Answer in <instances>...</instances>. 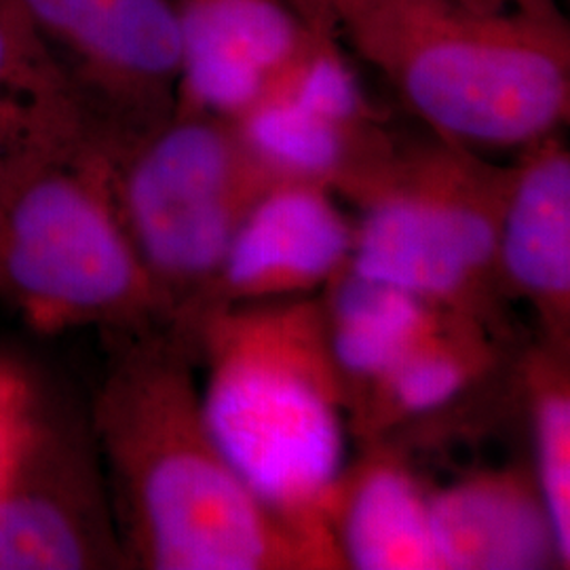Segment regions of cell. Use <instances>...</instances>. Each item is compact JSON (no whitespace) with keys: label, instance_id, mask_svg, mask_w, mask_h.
I'll use <instances>...</instances> for the list:
<instances>
[{"label":"cell","instance_id":"6da1fadb","mask_svg":"<svg viewBox=\"0 0 570 570\" xmlns=\"http://www.w3.org/2000/svg\"><path fill=\"white\" fill-rule=\"evenodd\" d=\"M112 338L87 410L127 569L320 570L218 449L190 338L171 326Z\"/></svg>","mask_w":570,"mask_h":570},{"label":"cell","instance_id":"7a4b0ae2","mask_svg":"<svg viewBox=\"0 0 570 570\" xmlns=\"http://www.w3.org/2000/svg\"><path fill=\"white\" fill-rule=\"evenodd\" d=\"M184 334L204 360L202 406L226 461L320 570H341L330 510L351 429L320 294L209 306Z\"/></svg>","mask_w":570,"mask_h":570},{"label":"cell","instance_id":"3957f363","mask_svg":"<svg viewBox=\"0 0 570 570\" xmlns=\"http://www.w3.org/2000/svg\"><path fill=\"white\" fill-rule=\"evenodd\" d=\"M341 35L440 140L522 150L569 121L556 0H374Z\"/></svg>","mask_w":570,"mask_h":570},{"label":"cell","instance_id":"277c9868","mask_svg":"<svg viewBox=\"0 0 570 570\" xmlns=\"http://www.w3.org/2000/svg\"><path fill=\"white\" fill-rule=\"evenodd\" d=\"M0 301L47 334L167 326L115 204L108 155L72 108L0 150Z\"/></svg>","mask_w":570,"mask_h":570},{"label":"cell","instance_id":"5b68a950","mask_svg":"<svg viewBox=\"0 0 570 570\" xmlns=\"http://www.w3.org/2000/svg\"><path fill=\"white\" fill-rule=\"evenodd\" d=\"M510 165L435 138H383L336 193L353 199L348 268L492 327L499 298L497 242Z\"/></svg>","mask_w":570,"mask_h":570},{"label":"cell","instance_id":"8992f818","mask_svg":"<svg viewBox=\"0 0 570 570\" xmlns=\"http://www.w3.org/2000/svg\"><path fill=\"white\" fill-rule=\"evenodd\" d=\"M108 164L122 226L165 324L183 332L207 305L252 207L275 186L301 183L273 164L239 122L183 106Z\"/></svg>","mask_w":570,"mask_h":570},{"label":"cell","instance_id":"52a82bcc","mask_svg":"<svg viewBox=\"0 0 570 570\" xmlns=\"http://www.w3.org/2000/svg\"><path fill=\"white\" fill-rule=\"evenodd\" d=\"M127 569L87 404L20 379L0 406V570Z\"/></svg>","mask_w":570,"mask_h":570},{"label":"cell","instance_id":"ba28073f","mask_svg":"<svg viewBox=\"0 0 570 570\" xmlns=\"http://www.w3.org/2000/svg\"><path fill=\"white\" fill-rule=\"evenodd\" d=\"M104 153L167 121L180 98L178 0H16Z\"/></svg>","mask_w":570,"mask_h":570},{"label":"cell","instance_id":"9c48e42d","mask_svg":"<svg viewBox=\"0 0 570 570\" xmlns=\"http://www.w3.org/2000/svg\"><path fill=\"white\" fill-rule=\"evenodd\" d=\"M184 68L178 106L244 121L305 100L343 63L336 41L287 0H178Z\"/></svg>","mask_w":570,"mask_h":570},{"label":"cell","instance_id":"30bf717a","mask_svg":"<svg viewBox=\"0 0 570 570\" xmlns=\"http://www.w3.org/2000/svg\"><path fill=\"white\" fill-rule=\"evenodd\" d=\"M351 249L353 223L330 188L279 184L235 233L205 308L315 296L345 271Z\"/></svg>","mask_w":570,"mask_h":570},{"label":"cell","instance_id":"8fae6325","mask_svg":"<svg viewBox=\"0 0 570 570\" xmlns=\"http://www.w3.org/2000/svg\"><path fill=\"white\" fill-rule=\"evenodd\" d=\"M518 153L499 223V284L534 311L541 341L570 346L569 148L551 134Z\"/></svg>","mask_w":570,"mask_h":570},{"label":"cell","instance_id":"7c38bea8","mask_svg":"<svg viewBox=\"0 0 570 570\" xmlns=\"http://www.w3.org/2000/svg\"><path fill=\"white\" fill-rule=\"evenodd\" d=\"M440 570L569 569L530 468L480 469L429 489Z\"/></svg>","mask_w":570,"mask_h":570},{"label":"cell","instance_id":"4fadbf2b","mask_svg":"<svg viewBox=\"0 0 570 570\" xmlns=\"http://www.w3.org/2000/svg\"><path fill=\"white\" fill-rule=\"evenodd\" d=\"M367 446L346 463L330 510L341 569L440 570L428 487L393 450Z\"/></svg>","mask_w":570,"mask_h":570},{"label":"cell","instance_id":"5bb4252c","mask_svg":"<svg viewBox=\"0 0 570 570\" xmlns=\"http://www.w3.org/2000/svg\"><path fill=\"white\" fill-rule=\"evenodd\" d=\"M497 360L494 330L452 313L367 391L353 407L348 429L366 444L385 440L391 431L452 406Z\"/></svg>","mask_w":570,"mask_h":570},{"label":"cell","instance_id":"9a60e30c","mask_svg":"<svg viewBox=\"0 0 570 570\" xmlns=\"http://www.w3.org/2000/svg\"><path fill=\"white\" fill-rule=\"evenodd\" d=\"M320 298L330 355L345 385L348 416L412 346L452 315L348 266L320 292Z\"/></svg>","mask_w":570,"mask_h":570},{"label":"cell","instance_id":"2e32d148","mask_svg":"<svg viewBox=\"0 0 570 570\" xmlns=\"http://www.w3.org/2000/svg\"><path fill=\"white\" fill-rule=\"evenodd\" d=\"M522 393L529 412L532 478L570 558V346L539 341L524 357Z\"/></svg>","mask_w":570,"mask_h":570},{"label":"cell","instance_id":"e0dca14e","mask_svg":"<svg viewBox=\"0 0 570 570\" xmlns=\"http://www.w3.org/2000/svg\"><path fill=\"white\" fill-rule=\"evenodd\" d=\"M72 102L16 0H0V146L58 104Z\"/></svg>","mask_w":570,"mask_h":570},{"label":"cell","instance_id":"ac0fdd59","mask_svg":"<svg viewBox=\"0 0 570 570\" xmlns=\"http://www.w3.org/2000/svg\"><path fill=\"white\" fill-rule=\"evenodd\" d=\"M292 4V9L303 18V20L317 32L338 39L341 37V28L338 21L334 18L327 0H287Z\"/></svg>","mask_w":570,"mask_h":570},{"label":"cell","instance_id":"d6986e66","mask_svg":"<svg viewBox=\"0 0 570 570\" xmlns=\"http://www.w3.org/2000/svg\"><path fill=\"white\" fill-rule=\"evenodd\" d=\"M370 2H372V0H327V4H330V9H332L334 18L338 21L341 32H343V28H345L348 21L353 20V18H357V16L366 9Z\"/></svg>","mask_w":570,"mask_h":570}]
</instances>
